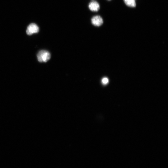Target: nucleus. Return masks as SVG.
Wrapping results in <instances>:
<instances>
[{
    "instance_id": "nucleus-1",
    "label": "nucleus",
    "mask_w": 168,
    "mask_h": 168,
    "mask_svg": "<svg viewBox=\"0 0 168 168\" xmlns=\"http://www.w3.org/2000/svg\"><path fill=\"white\" fill-rule=\"evenodd\" d=\"M50 53L45 50L40 51L37 54L38 61L40 62H46L50 58Z\"/></svg>"
},
{
    "instance_id": "nucleus-2",
    "label": "nucleus",
    "mask_w": 168,
    "mask_h": 168,
    "mask_svg": "<svg viewBox=\"0 0 168 168\" xmlns=\"http://www.w3.org/2000/svg\"><path fill=\"white\" fill-rule=\"evenodd\" d=\"M39 31V28L36 24L31 23L27 27L26 29V33L29 35H31L34 33H37Z\"/></svg>"
},
{
    "instance_id": "nucleus-3",
    "label": "nucleus",
    "mask_w": 168,
    "mask_h": 168,
    "mask_svg": "<svg viewBox=\"0 0 168 168\" xmlns=\"http://www.w3.org/2000/svg\"><path fill=\"white\" fill-rule=\"evenodd\" d=\"M91 21L93 25L97 26H100L103 22L102 18L99 16H93L91 19Z\"/></svg>"
},
{
    "instance_id": "nucleus-4",
    "label": "nucleus",
    "mask_w": 168,
    "mask_h": 168,
    "mask_svg": "<svg viewBox=\"0 0 168 168\" xmlns=\"http://www.w3.org/2000/svg\"><path fill=\"white\" fill-rule=\"evenodd\" d=\"M89 8L91 11L97 12L99 10L100 8V5L97 2L93 1L89 3Z\"/></svg>"
},
{
    "instance_id": "nucleus-5",
    "label": "nucleus",
    "mask_w": 168,
    "mask_h": 168,
    "mask_svg": "<svg viewBox=\"0 0 168 168\" xmlns=\"http://www.w3.org/2000/svg\"><path fill=\"white\" fill-rule=\"evenodd\" d=\"M125 4L130 7H135L136 6V0H124Z\"/></svg>"
},
{
    "instance_id": "nucleus-6",
    "label": "nucleus",
    "mask_w": 168,
    "mask_h": 168,
    "mask_svg": "<svg viewBox=\"0 0 168 168\" xmlns=\"http://www.w3.org/2000/svg\"><path fill=\"white\" fill-rule=\"evenodd\" d=\"M102 82L104 85H106L109 82V79L107 77H104L102 80Z\"/></svg>"
}]
</instances>
